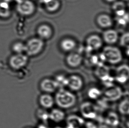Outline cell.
I'll use <instances>...</instances> for the list:
<instances>
[{
  "mask_svg": "<svg viewBox=\"0 0 129 128\" xmlns=\"http://www.w3.org/2000/svg\"><path fill=\"white\" fill-rule=\"evenodd\" d=\"M126 6L123 2H115L112 5V9L118 17H121L126 13Z\"/></svg>",
  "mask_w": 129,
  "mask_h": 128,
  "instance_id": "obj_23",
  "label": "cell"
},
{
  "mask_svg": "<svg viewBox=\"0 0 129 128\" xmlns=\"http://www.w3.org/2000/svg\"><path fill=\"white\" fill-rule=\"evenodd\" d=\"M65 118V114L59 109H53L49 113V119L56 123L63 121Z\"/></svg>",
  "mask_w": 129,
  "mask_h": 128,
  "instance_id": "obj_17",
  "label": "cell"
},
{
  "mask_svg": "<svg viewBox=\"0 0 129 128\" xmlns=\"http://www.w3.org/2000/svg\"><path fill=\"white\" fill-rule=\"evenodd\" d=\"M104 60L112 64L120 62L122 60L120 50L116 47L107 46L103 49L102 53Z\"/></svg>",
  "mask_w": 129,
  "mask_h": 128,
  "instance_id": "obj_2",
  "label": "cell"
},
{
  "mask_svg": "<svg viewBox=\"0 0 129 128\" xmlns=\"http://www.w3.org/2000/svg\"><path fill=\"white\" fill-rule=\"evenodd\" d=\"M16 10L20 15L29 16L35 11V5L30 0H19L16 3Z\"/></svg>",
  "mask_w": 129,
  "mask_h": 128,
  "instance_id": "obj_6",
  "label": "cell"
},
{
  "mask_svg": "<svg viewBox=\"0 0 129 128\" xmlns=\"http://www.w3.org/2000/svg\"><path fill=\"white\" fill-rule=\"evenodd\" d=\"M103 38L106 43L112 44L117 42L118 39V34L115 30H108L103 33Z\"/></svg>",
  "mask_w": 129,
  "mask_h": 128,
  "instance_id": "obj_18",
  "label": "cell"
},
{
  "mask_svg": "<svg viewBox=\"0 0 129 128\" xmlns=\"http://www.w3.org/2000/svg\"><path fill=\"white\" fill-rule=\"evenodd\" d=\"M105 123L110 127H116L119 124V118L116 113L111 111L105 118Z\"/></svg>",
  "mask_w": 129,
  "mask_h": 128,
  "instance_id": "obj_16",
  "label": "cell"
},
{
  "mask_svg": "<svg viewBox=\"0 0 129 128\" xmlns=\"http://www.w3.org/2000/svg\"><path fill=\"white\" fill-rule=\"evenodd\" d=\"M85 128H98L94 123L91 121H88L85 123Z\"/></svg>",
  "mask_w": 129,
  "mask_h": 128,
  "instance_id": "obj_31",
  "label": "cell"
},
{
  "mask_svg": "<svg viewBox=\"0 0 129 128\" xmlns=\"http://www.w3.org/2000/svg\"><path fill=\"white\" fill-rule=\"evenodd\" d=\"M85 121L80 116L75 114L70 115L66 119V128H82Z\"/></svg>",
  "mask_w": 129,
  "mask_h": 128,
  "instance_id": "obj_12",
  "label": "cell"
},
{
  "mask_svg": "<svg viewBox=\"0 0 129 128\" xmlns=\"http://www.w3.org/2000/svg\"><path fill=\"white\" fill-rule=\"evenodd\" d=\"M28 61V56L23 54H16L11 57L9 64L12 69L18 70L26 66Z\"/></svg>",
  "mask_w": 129,
  "mask_h": 128,
  "instance_id": "obj_7",
  "label": "cell"
},
{
  "mask_svg": "<svg viewBox=\"0 0 129 128\" xmlns=\"http://www.w3.org/2000/svg\"><path fill=\"white\" fill-rule=\"evenodd\" d=\"M12 49L16 54H23L25 51V44L21 42H16L12 45Z\"/></svg>",
  "mask_w": 129,
  "mask_h": 128,
  "instance_id": "obj_27",
  "label": "cell"
},
{
  "mask_svg": "<svg viewBox=\"0 0 129 128\" xmlns=\"http://www.w3.org/2000/svg\"><path fill=\"white\" fill-rule=\"evenodd\" d=\"M8 2H9V3H11L12 2H16V3H17L19 1V0H6Z\"/></svg>",
  "mask_w": 129,
  "mask_h": 128,
  "instance_id": "obj_34",
  "label": "cell"
},
{
  "mask_svg": "<svg viewBox=\"0 0 129 128\" xmlns=\"http://www.w3.org/2000/svg\"><path fill=\"white\" fill-rule=\"evenodd\" d=\"M80 111L84 118L89 119H93L98 115V109L95 105L90 102H85L82 103Z\"/></svg>",
  "mask_w": 129,
  "mask_h": 128,
  "instance_id": "obj_8",
  "label": "cell"
},
{
  "mask_svg": "<svg viewBox=\"0 0 129 128\" xmlns=\"http://www.w3.org/2000/svg\"><path fill=\"white\" fill-rule=\"evenodd\" d=\"M54 128H62L60 127H55Z\"/></svg>",
  "mask_w": 129,
  "mask_h": 128,
  "instance_id": "obj_36",
  "label": "cell"
},
{
  "mask_svg": "<svg viewBox=\"0 0 129 128\" xmlns=\"http://www.w3.org/2000/svg\"><path fill=\"white\" fill-rule=\"evenodd\" d=\"M87 46L92 50H96L100 48L103 44L102 41L99 36L92 35L88 37L86 40Z\"/></svg>",
  "mask_w": 129,
  "mask_h": 128,
  "instance_id": "obj_13",
  "label": "cell"
},
{
  "mask_svg": "<svg viewBox=\"0 0 129 128\" xmlns=\"http://www.w3.org/2000/svg\"><path fill=\"white\" fill-rule=\"evenodd\" d=\"M59 88H62L67 86L68 78L63 75H58L55 80Z\"/></svg>",
  "mask_w": 129,
  "mask_h": 128,
  "instance_id": "obj_29",
  "label": "cell"
},
{
  "mask_svg": "<svg viewBox=\"0 0 129 128\" xmlns=\"http://www.w3.org/2000/svg\"><path fill=\"white\" fill-rule=\"evenodd\" d=\"M41 2L45 4V9L50 12H55L60 6L58 0H41Z\"/></svg>",
  "mask_w": 129,
  "mask_h": 128,
  "instance_id": "obj_22",
  "label": "cell"
},
{
  "mask_svg": "<svg viewBox=\"0 0 129 128\" xmlns=\"http://www.w3.org/2000/svg\"><path fill=\"white\" fill-rule=\"evenodd\" d=\"M54 100L58 107L63 109H68L75 105L77 98L72 92L61 88L56 92Z\"/></svg>",
  "mask_w": 129,
  "mask_h": 128,
  "instance_id": "obj_1",
  "label": "cell"
},
{
  "mask_svg": "<svg viewBox=\"0 0 129 128\" xmlns=\"http://www.w3.org/2000/svg\"><path fill=\"white\" fill-rule=\"evenodd\" d=\"M124 128H129V121L127 120L126 121L124 122Z\"/></svg>",
  "mask_w": 129,
  "mask_h": 128,
  "instance_id": "obj_32",
  "label": "cell"
},
{
  "mask_svg": "<svg viewBox=\"0 0 129 128\" xmlns=\"http://www.w3.org/2000/svg\"><path fill=\"white\" fill-rule=\"evenodd\" d=\"M82 59V57L80 54L76 53H72L67 56L66 61L71 67L76 68L80 66Z\"/></svg>",
  "mask_w": 129,
  "mask_h": 128,
  "instance_id": "obj_15",
  "label": "cell"
},
{
  "mask_svg": "<svg viewBox=\"0 0 129 128\" xmlns=\"http://www.w3.org/2000/svg\"><path fill=\"white\" fill-rule=\"evenodd\" d=\"M9 2L6 0H0V17L6 18L11 15L10 6Z\"/></svg>",
  "mask_w": 129,
  "mask_h": 128,
  "instance_id": "obj_20",
  "label": "cell"
},
{
  "mask_svg": "<svg viewBox=\"0 0 129 128\" xmlns=\"http://www.w3.org/2000/svg\"><path fill=\"white\" fill-rule=\"evenodd\" d=\"M43 46V41L41 38H31L25 44V52L28 56H34L41 51Z\"/></svg>",
  "mask_w": 129,
  "mask_h": 128,
  "instance_id": "obj_3",
  "label": "cell"
},
{
  "mask_svg": "<svg viewBox=\"0 0 129 128\" xmlns=\"http://www.w3.org/2000/svg\"><path fill=\"white\" fill-rule=\"evenodd\" d=\"M124 1H127L128 0H124Z\"/></svg>",
  "mask_w": 129,
  "mask_h": 128,
  "instance_id": "obj_38",
  "label": "cell"
},
{
  "mask_svg": "<svg viewBox=\"0 0 129 128\" xmlns=\"http://www.w3.org/2000/svg\"><path fill=\"white\" fill-rule=\"evenodd\" d=\"M87 95L91 99L96 100L102 95V92L98 88L92 87L87 92Z\"/></svg>",
  "mask_w": 129,
  "mask_h": 128,
  "instance_id": "obj_26",
  "label": "cell"
},
{
  "mask_svg": "<svg viewBox=\"0 0 129 128\" xmlns=\"http://www.w3.org/2000/svg\"><path fill=\"white\" fill-rule=\"evenodd\" d=\"M41 106L44 109H49L54 105L55 100L53 97L49 94H43L41 95L39 99Z\"/></svg>",
  "mask_w": 129,
  "mask_h": 128,
  "instance_id": "obj_14",
  "label": "cell"
},
{
  "mask_svg": "<svg viewBox=\"0 0 129 128\" xmlns=\"http://www.w3.org/2000/svg\"><path fill=\"white\" fill-rule=\"evenodd\" d=\"M118 110L121 114L123 115H128L129 114V101L128 98L124 100L119 103Z\"/></svg>",
  "mask_w": 129,
  "mask_h": 128,
  "instance_id": "obj_25",
  "label": "cell"
},
{
  "mask_svg": "<svg viewBox=\"0 0 129 128\" xmlns=\"http://www.w3.org/2000/svg\"><path fill=\"white\" fill-rule=\"evenodd\" d=\"M129 78V68L126 65H122L117 68L115 73V80L120 83H126Z\"/></svg>",
  "mask_w": 129,
  "mask_h": 128,
  "instance_id": "obj_9",
  "label": "cell"
},
{
  "mask_svg": "<svg viewBox=\"0 0 129 128\" xmlns=\"http://www.w3.org/2000/svg\"><path fill=\"white\" fill-rule=\"evenodd\" d=\"M52 30L47 25L43 24L39 26L37 33L41 39H48L52 35Z\"/></svg>",
  "mask_w": 129,
  "mask_h": 128,
  "instance_id": "obj_19",
  "label": "cell"
},
{
  "mask_svg": "<svg viewBox=\"0 0 129 128\" xmlns=\"http://www.w3.org/2000/svg\"><path fill=\"white\" fill-rule=\"evenodd\" d=\"M83 86V82L80 76L77 75H72L68 77L67 87L73 91H77L81 90Z\"/></svg>",
  "mask_w": 129,
  "mask_h": 128,
  "instance_id": "obj_11",
  "label": "cell"
},
{
  "mask_svg": "<svg viewBox=\"0 0 129 128\" xmlns=\"http://www.w3.org/2000/svg\"><path fill=\"white\" fill-rule=\"evenodd\" d=\"M116 128V127H110V128Z\"/></svg>",
  "mask_w": 129,
  "mask_h": 128,
  "instance_id": "obj_37",
  "label": "cell"
},
{
  "mask_svg": "<svg viewBox=\"0 0 129 128\" xmlns=\"http://www.w3.org/2000/svg\"><path fill=\"white\" fill-rule=\"evenodd\" d=\"M37 115L39 119L44 122L47 121L49 119V113L44 108L38 110Z\"/></svg>",
  "mask_w": 129,
  "mask_h": 128,
  "instance_id": "obj_28",
  "label": "cell"
},
{
  "mask_svg": "<svg viewBox=\"0 0 129 128\" xmlns=\"http://www.w3.org/2000/svg\"><path fill=\"white\" fill-rule=\"evenodd\" d=\"M96 20L98 24L102 28H109L112 25V19L109 16L106 14L100 15L97 18Z\"/></svg>",
  "mask_w": 129,
  "mask_h": 128,
  "instance_id": "obj_21",
  "label": "cell"
},
{
  "mask_svg": "<svg viewBox=\"0 0 129 128\" xmlns=\"http://www.w3.org/2000/svg\"><path fill=\"white\" fill-rule=\"evenodd\" d=\"M61 48L65 51H70L73 50L76 46L75 41L71 39H65L61 41Z\"/></svg>",
  "mask_w": 129,
  "mask_h": 128,
  "instance_id": "obj_24",
  "label": "cell"
},
{
  "mask_svg": "<svg viewBox=\"0 0 129 128\" xmlns=\"http://www.w3.org/2000/svg\"><path fill=\"white\" fill-rule=\"evenodd\" d=\"M122 90L120 87L112 85L107 87L102 93L101 96L105 101L113 102L120 99L122 97Z\"/></svg>",
  "mask_w": 129,
  "mask_h": 128,
  "instance_id": "obj_4",
  "label": "cell"
},
{
  "mask_svg": "<svg viewBox=\"0 0 129 128\" xmlns=\"http://www.w3.org/2000/svg\"><path fill=\"white\" fill-rule=\"evenodd\" d=\"M40 87L41 90L47 94L54 93L59 87L55 80L47 78L44 79L41 81Z\"/></svg>",
  "mask_w": 129,
  "mask_h": 128,
  "instance_id": "obj_10",
  "label": "cell"
},
{
  "mask_svg": "<svg viewBox=\"0 0 129 128\" xmlns=\"http://www.w3.org/2000/svg\"><path fill=\"white\" fill-rule=\"evenodd\" d=\"M105 1L108 2H115L116 0H105Z\"/></svg>",
  "mask_w": 129,
  "mask_h": 128,
  "instance_id": "obj_35",
  "label": "cell"
},
{
  "mask_svg": "<svg viewBox=\"0 0 129 128\" xmlns=\"http://www.w3.org/2000/svg\"><path fill=\"white\" fill-rule=\"evenodd\" d=\"M129 34L126 33L122 35L120 39V44L123 47L129 48Z\"/></svg>",
  "mask_w": 129,
  "mask_h": 128,
  "instance_id": "obj_30",
  "label": "cell"
},
{
  "mask_svg": "<svg viewBox=\"0 0 129 128\" xmlns=\"http://www.w3.org/2000/svg\"><path fill=\"white\" fill-rule=\"evenodd\" d=\"M95 74L98 78L106 85L107 87L112 85L113 79L110 76L109 69L103 63L98 65L95 71Z\"/></svg>",
  "mask_w": 129,
  "mask_h": 128,
  "instance_id": "obj_5",
  "label": "cell"
},
{
  "mask_svg": "<svg viewBox=\"0 0 129 128\" xmlns=\"http://www.w3.org/2000/svg\"><path fill=\"white\" fill-rule=\"evenodd\" d=\"M38 128H48L47 127L46 125H45L44 124H40V125H39Z\"/></svg>",
  "mask_w": 129,
  "mask_h": 128,
  "instance_id": "obj_33",
  "label": "cell"
}]
</instances>
